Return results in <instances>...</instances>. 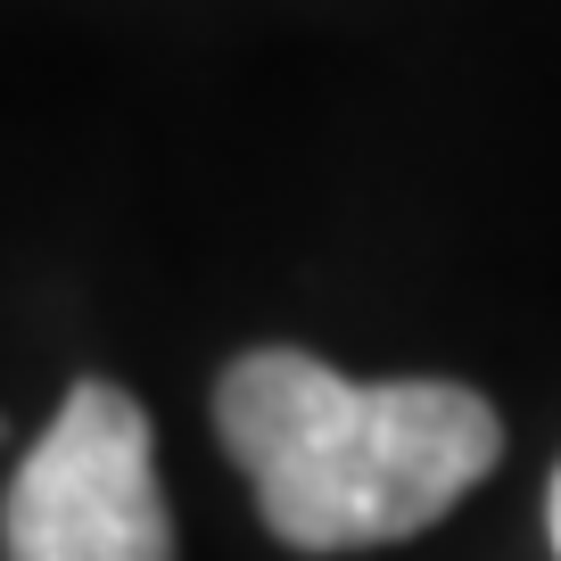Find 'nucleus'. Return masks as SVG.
Wrapping results in <instances>:
<instances>
[{
	"label": "nucleus",
	"mask_w": 561,
	"mask_h": 561,
	"mask_svg": "<svg viewBox=\"0 0 561 561\" xmlns=\"http://www.w3.org/2000/svg\"><path fill=\"white\" fill-rule=\"evenodd\" d=\"M215 438L298 553L421 537L504 455V421L462 380H347L306 347H248L215 380Z\"/></svg>",
	"instance_id": "f257e3e1"
},
{
	"label": "nucleus",
	"mask_w": 561,
	"mask_h": 561,
	"mask_svg": "<svg viewBox=\"0 0 561 561\" xmlns=\"http://www.w3.org/2000/svg\"><path fill=\"white\" fill-rule=\"evenodd\" d=\"M0 561H174L149 413L116 380H75L0 495Z\"/></svg>",
	"instance_id": "f03ea898"
},
{
	"label": "nucleus",
	"mask_w": 561,
	"mask_h": 561,
	"mask_svg": "<svg viewBox=\"0 0 561 561\" xmlns=\"http://www.w3.org/2000/svg\"><path fill=\"white\" fill-rule=\"evenodd\" d=\"M545 528H553V553H561V471H553V488H545Z\"/></svg>",
	"instance_id": "7ed1b4c3"
}]
</instances>
